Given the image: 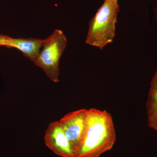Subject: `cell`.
<instances>
[{"label": "cell", "instance_id": "cell-6", "mask_svg": "<svg viewBox=\"0 0 157 157\" xmlns=\"http://www.w3.org/2000/svg\"><path fill=\"white\" fill-rule=\"evenodd\" d=\"M45 42V39L35 38L14 39L0 34V46L16 48L21 51L25 57L33 62L38 55Z\"/></svg>", "mask_w": 157, "mask_h": 157}, {"label": "cell", "instance_id": "cell-3", "mask_svg": "<svg viewBox=\"0 0 157 157\" xmlns=\"http://www.w3.org/2000/svg\"><path fill=\"white\" fill-rule=\"evenodd\" d=\"M67 45V39L63 32L56 29L47 39L33 61L54 82L59 81V62Z\"/></svg>", "mask_w": 157, "mask_h": 157}, {"label": "cell", "instance_id": "cell-5", "mask_svg": "<svg viewBox=\"0 0 157 157\" xmlns=\"http://www.w3.org/2000/svg\"><path fill=\"white\" fill-rule=\"evenodd\" d=\"M46 146L61 157H76L75 152L66 137L59 121L49 124L44 136Z\"/></svg>", "mask_w": 157, "mask_h": 157}, {"label": "cell", "instance_id": "cell-8", "mask_svg": "<svg viewBox=\"0 0 157 157\" xmlns=\"http://www.w3.org/2000/svg\"><path fill=\"white\" fill-rule=\"evenodd\" d=\"M114 1H116V2H118V0H114Z\"/></svg>", "mask_w": 157, "mask_h": 157}, {"label": "cell", "instance_id": "cell-7", "mask_svg": "<svg viewBox=\"0 0 157 157\" xmlns=\"http://www.w3.org/2000/svg\"><path fill=\"white\" fill-rule=\"evenodd\" d=\"M146 108L148 126L157 132V70L152 78Z\"/></svg>", "mask_w": 157, "mask_h": 157}, {"label": "cell", "instance_id": "cell-1", "mask_svg": "<svg viewBox=\"0 0 157 157\" xmlns=\"http://www.w3.org/2000/svg\"><path fill=\"white\" fill-rule=\"evenodd\" d=\"M116 133L112 115L106 110L87 109L86 125L77 157H100L112 149Z\"/></svg>", "mask_w": 157, "mask_h": 157}, {"label": "cell", "instance_id": "cell-4", "mask_svg": "<svg viewBox=\"0 0 157 157\" xmlns=\"http://www.w3.org/2000/svg\"><path fill=\"white\" fill-rule=\"evenodd\" d=\"M87 109L69 113L59 121L77 157L86 125Z\"/></svg>", "mask_w": 157, "mask_h": 157}, {"label": "cell", "instance_id": "cell-2", "mask_svg": "<svg viewBox=\"0 0 157 157\" xmlns=\"http://www.w3.org/2000/svg\"><path fill=\"white\" fill-rule=\"evenodd\" d=\"M119 6L114 0H104L89 23L85 42L103 49L113 41L115 36Z\"/></svg>", "mask_w": 157, "mask_h": 157}]
</instances>
